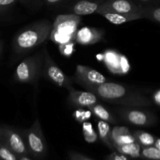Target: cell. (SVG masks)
<instances>
[{"mask_svg": "<svg viewBox=\"0 0 160 160\" xmlns=\"http://www.w3.org/2000/svg\"><path fill=\"white\" fill-rule=\"evenodd\" d=\"M87 91L93 92L100 100L124 107H149L153 105L151 98L142 91L118 83L106 81L100 84L88 86Z\"/></svg>", "mask_w": 160, "mask_h": 160, "instance_id": "1", "label": "cell"}, {"mask_svg": "<svg viewBox=\"0 0 160 160\" xmlns=\"http://www.w3.org/2000/svg\"><path fill=\"white\" fill-rule=\"evenodd\" d=\"M52 30V23L44 19L22 28L14 34L12 50L14 56H22L45 43Z\"/></svg>", "mask_w": 160, "mask_h": 160, "instance_id": "2", "label": "cell"}, {"mask_svg": "<svg viewBox=\"0 0 160 160\" xmlns=\"http://www.w3.org/2000/svg\"><path fill=\"white\" fill-rule=\"evenodd\" d=\"M44 61V49L38 50L33 55L27 56L18 64L13 73L16 82L38 85L42 76Z\"/></svg>", "mask_w": 160, "mask_h": 160, "instance_id": "3", "label": "cell"}, {"mask_svg": "<svg viewBox=\"0 0 160 160\" xmlns=\"http://www.w3.org/2000/svg\"><path fill=\"white\" fill-rule=\"evenodd\" d=\"M81 20V16L75 14L58 15L52 23V30L49 38L56 43L62 44L71 42L73 41V34L77 31V27Z\"/></svg>", "mask_w": 160, "mask_h": 160, "instance_id": "4", "label": "cell"}, {"mask_svg": "<svg viewBox=\"0 0 160 160\" xmlns=\"http://www.w3.org/2000/svg\"><path fill=\"white\" fill-rule=\"evenodd\" d=\"M21 133L30 155L37 159H44L48 148L39 119L36 118L29 128L21 130Z\"/></svg>", "mask_w": 160, "mask_h": 160, "instance_id": "5", "label": "cell"}, {"mask_svg": "<svg viewBox=\"0 0 160 160\" xmlns=\"http://www.w3.org/2000/svg\"><path fill=\"white\" fill-rule=\"evenodd\" d=\"M44 61L42 67V75L47 80L56 86L64 88L69 90L73 87V81L71 78L67 76L60 67L56 64L50 56L47 47L44 46Z\"/></svg>", "mask_w": 160, "mask_h": 160, "instance_id": "6", "label": "cell"}, {"mask_svg": "<svg viewBox=\"0 0 160 160\" xmlns=\"http://www.w3.org/2000/svg\"><path fill=\"white\" fill-rule=\"evenodd\" d=\"M114 111L123 121L135 126H154L158 121L156 114L146 109H142L136 107L120 106L114 109Z\"/></svg>", "mask_w": 160, "mask_h": 160, "instance_id": "7", "label": "cell"}, {"mask_svg": "<svg viewBox=\"0 0 160 160\" xmlns=\"http://www.w3.org/2000/svg\"><path fill=\"white\" fill-rule=\"evenodd\" d=\"M0 136L8 148L17 156H30L21 130L2 124L0 129Z\"/></svg>", "mask_w": 160, "mask_h": 160, "instance_id": "8", "label": "cell"}, {"mask_svg": "<svg viewBox=\"0 0 160 160\" xmlns=\"http://www.w3.org/2000/svg\"><path fill=\"white\" fill-rule=\"evenodd\" d=\"M71 79L73 82L80 84L84 88L88 86L100 84L107 81V78L102 73L92 67L84 65L76 66L74 74Z\"/></svg>", "mask_w": 160, "mask_h": 160, "instance_id": "9", "label": "cell"}, {"mask_svg": "<svg viewBox=\"0 0 160 160\" xmlns=\"http://www.w3.org/2000/svg\"><path fill=\"white\" fill-rule=\"evenodd\" d=\"M97 9H103L117 13L139 14L142 17L141 5L136 4L132 0H105Z\"/></svg>", "mask_w": 160, "mask_h": 160, "instance_id": "10", "label": "cell"}, {"mask_svg": "<svg viewBox=\"0 0 160 160\" xmlns=\"http://www.w3.org/2000/svg\"><path fill=\"white\" fill-rule=\"evenodd\" d=\"M105 31L102 28L84 27L77 30L73 36V41L82 45L98 43L104 39Z\"/></svg>", "mask_w": 160, "mask_h": 160, "instance_id": "11", "label": "cell"}, {"mask_svg": "<svg viewBox=\"0 0 160 160\" xmlns=\"http://www.w3.org/2000/svg\"><path fill=\"white\" fill-rule=\"evenodd\" d=\"M67 102L73 107L88 108V106L99 102L100 99L96 95L89 91H78L73 87L67 90Z\"/></svg>", "mask_w": 160, "mask_h": 160, "instance_id": "12", "label": "cell"}, {"mask_svg": "<svg viewBox=\"0 0 160 160\" xmlns=\"http://www.w3.org/2000/svg\"><path fill=\"white\" fill-rule=\"evenodd\" d=\"M102 1H95V0H78L76 2L70 6L68 9V13L75 14L78 16L90 15L95 13L98 6Z\"/></svg>", "mask_w": 160, "mask_h": 160, "instance_id": "13", "label": "cell"}, {"mask_svg": "<svg viewBox=\"0 0 160 160\" xmlns=\"http://www.w3.org/2000/svg\"><path fill=\"white\" fill-rule=\"evenodd\" d=\"M96 13L102 16L108 21L112 24L120 25L128 22L133 21L142 19L139 14H128V13H117V12H110V11L103 10V9H97Z\"/></svg>", "mask_w": 160, "mask_h": 160, "instance_id": "14", "label": "cell"}, {"mask_svg": "<svg viewBox=\"0 0 160 160\" xmlns=\"http://www.w3.org/2000/svg\"><path fill=\"white\" fill-rule=\"evenodd\" d=\"M88 109L98 120H103V121L107 122L108 123H111V124H117V120L112 115V112L108 110L104 106L100 104L99 102L88 106Z\"/></svg>", "mask_w": 160, "mask_h": 160, "instance_id": "15", "label": "cell"}, {"mask_svg": "<svg viewBox=\"0 0 160 160\" xmlns=\"http://www.w3.org/2000/svg\"><path fill=\"white\" fill-rule=\"evenodd\" d=\"M97 128H98V136L102 142L109 149L115 151L111 139V128L109 123L99 120L98 121Z\"/></svg>", "mask_w": 160, "mask_h": 160, "instance_id": "16", "label": "cell"}, {"mask_svg": "<svg viewBox=\"0 0 160 160\" xmlns=\"http://www.w3.org/2000/svg\"><path fill=\"white\" fill-rule=\"evenodd\" d=\"M141 15H142V19H148L153 23H159V6H155V5H149V6H142L141 5Z\"/></svg>", "mask_w": 160, "mask_h": 160, "instance_id": "17", "label": "cell"}, {"mask_svg": "<svg viewBox=\"0 0 160 160\" xmlns=\"http://www.w3.org/2000/svg\"><path fill=\"white\" fill-rule=\"evenodd\" d=\"M131 134L134 137L135 142H137L141 147L152 146L153 145L156 138V136L148 132H145V131H139V130L134 131Z\"/></svg>", "mask_w": 160, "mask_h": 160, "instance_id": "18", "label": "cell"}, {"mask_svg": "<svg viewBox=\"0 0 160 160\" xmlns=\"http://www.w3.org/2000/svg\"><path fill=\"white\" fill-rule=\"evenodd\" d=\"M115 150L118 152L122 153V154L125 155L127 156H130L133 159L140 158L141 146L137 142L127 144V145H118V146L115 147Z\"/></svg>", "mask_w": 160, "mask_h": 160, "instance_id": "19", "label": "cell"}, {"mask_svg": "<svg viewBox=\"0 0 160 160\" xmlns=\"http://www.w3.org/2000/svg\"><path fill=\"white\" fill-rule=\"evenodd\" d=\"M140 158L146 160H160V150L153 145L148 147H141Z\"/></svg>", "mask_w": 160, "mask_h": 160, "instance_id": "20", "label": "cell"}, {"mask_svg": "<svg viewBox=\"0 0 160 160\" xmlns=\"http://www.w3.org/2000/svg\"><path fill=\"white\" fill-rule=\"evenodd\" d=\"M0 160H18V156L12 152L4 143L0 136Z\"/></svg>", "mask_w": 160, "mask_h": 160, "instance_id": "21", "label": "cell"}, {"mask_svg": "<svg viewBox=\"0 0 160 160\" xmlns=\"http://www.w3.org/2000/svg\"><path fill=\"white\" fill-rule=\"evenodd\" d=\"M83 133L84 139L89 143H93L98 138V135L92 129V126L89 123H84L83 124Z\"/></svg>", "mask_w": 160, "mask_h": 160, "instance_id": "22", "label": "cell"}, {"mask_svg": "<svg viewBox=\"0 0 160 160\" xmlns=\"http://www.w3.org/2000/svg\"><path fill=\"white\" fill-rule=\"evenodd\" d=\"M17 0H0V17L6 15L15 5Z\"/></svg>", "mask_w": 160, "mask_h": 160, "instance_id": "23", "label": "cell"}, {"mask_svg": "<svg viewBox=\"0 0 160 160\" xmlns=\"http://www.w3.org/2000/svg\"><path fill=\"white\" fill-rule=\"evenodd\" d=\"M73 41H71V42L60 44L59 51L63 56H70L73 54V52H74V45H73Z\"/></svg>", "mask_w": 160, "mask_h": 160, "instance_id": "24", "label": "cell"}, {"mask_svg": "<svg viewBox=\"0 0 160 160\" xmlns=\"http://www.w3.org/2000/svg\"><path fill=\"white\" fill-rule=\"evenodd\" d=\"M105 160H130L128 156L118 152L117 151H113L111 154L108 155Z\"/></svg>", "mask_w": 160, "mask_h": 160, "instance_id": "25", "label": "cell"}, {"mask_svg": "<svg viewBox=\"0 0 160 160\" xmlns=\"http://www.w3.org/2000/svg\"><path fill=\"white\" fill-rule=\"evenodd\" d=\"M68 158L69 160H93L91 158L84 156V155H82L74 151L68 152Z\"/></svg>", "mask_w": 160, "mask_h": 160, "instance_id": "26", "label": "cell"}, {"mask_svg": "<svg viewBox=\"0 0 160 160\" xmlns=\"http://www.w3.org/2000/svg\"><path fill=\"white\" fill-rule=\"evenodd\" d=\"M152 101L153 104H155L156 106H160V90L157 89L156 92H153L152 97Z\"/></svg>", "mask_w": 160, "mask_h": 160, "instance_id": "27", "label": "cell"}, {"mask_svg": "<svg viewBox=\"0 0 160 160\" xmlns=\"http://www.w3.org/2000/svg\"><path fill=\"white\" fill-rule=\"evenodd\" d=\"M62 1H63V0H45V2H46L48 4H50V5L59 4V2H61Z\"/></svg>", "mask_w": 160, "mask_h": 160, "instance_id": "28", "label": "cell"}, {"mask_svg": "<svg viewBox=\"0 0 160 160\" xmlns=\"http://www.w3.org/2000/svg\"><path fill=\"white\" fill-rule=\"evenodd\" d=\"M153 146L156 148H157V149L160 150V139L159 138H156L154 144H153Z\"/></svg>", "mask_w": 160, "mask_h": 160, "instance_id": "29", "label": "cell"}, {"mask_svg": "<svg viewBox=\"0 0 160 160\" xmlns=\"http://www.w3.org/2000/svg\"><path fill=\"white\" fill-rule=\"evenodd\" d=\"M18 160H32L29 156H18Z\"/></svg>", "mask_w": 160, "mask_h": 160, "instance_id": "30", "label": "cell"}, {"mask_svg": "<svg viewBox=\"0 0 160 160\" xmlns=\"http://www.w3.org/2000/svg\"><path fill=\"white\" fill-rule=\"evenodd\" d=\"M3 45H4V42H3V40L0 39V57H1V55L2 53Z\"/></svg>", "mask_w": 160, "mask_h": 160, "instance_id": "31", "label": "cell"}, {"mask_svg": "<svg viewBox=\"0 0 160 160\" xmlns=\"http://www.w3.org/2000/svg\"><path fill=\"white\" fill-rule=\"evenodd\" d=\"M138 1L142 2H145V3H150V2H152L153 0H138Z\"/></svg>", "mask_w": 160, "mask_h": 160, "instance_id": "32", "label": "cell"}, {"mask_svg": "<svg viewBox=\"0 0 160 160\" xmlns=\"http://www.w3.org/2000/svg\"><path fill=\"white\" fill-rule=\"evenodd\" d=\"M19 1H20V2H24L28 1V0H19Z\"/></svg>", "mask_w": 160, "mask_h": 160, "instance_id": "33", "label": "cell"}, {"mask_svg": "<svg viewBox=\"0 0 160 160\" xmlns=\"http://www.w3.org/2000/svg\"><path fill=\"white\" fill-rule=\"evenodd\" d=\"M0 129H1V125H0Z\"/></svg>", "mask_w": 160, "mask_h": 160, "instance_id": "34", "label": "cell"}]
</instances>
